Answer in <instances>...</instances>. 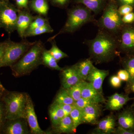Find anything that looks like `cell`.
<instances>
[{
	"label": "cell",
	"mask_w": 134,
	"mask_h": 134,
	"mask_svg": "<svg viewBox=\"0 0 134 134\" xmlns=\"http://www.w3.org/2000/svg\"><path fill=\"white\" fill-rule=\"evenodd\" d=\"M121 47L124 50L134 49V28L127 27L123 30L121 35Z\"/></svg>",
	"instance_id": "obj_20"
},
{
	"label": "cell",
	"mask_w": 134,
	"mask_h": 134,
	"mask_svg": "<svg viewBox=\"0 0 134 134\" xmlns=\"http://www.w3.org/2000/svg\"><path fill=\"white\" fill-rule=\"evenodd\" d=\"M26 118L27 123L30 129L31 133L34 134H45L48 132L43 131L40 128L36 116L32 99L29 95L26 104Z\"/></svg>",
	"instance_id": "obj_8"
},
{
	"label": "cell",
	"mask_w": 134,
	"mask_h": 134,
	"mask_svg": "<svg viewBox=\"0 0 134 134\" xmlns=\"http://www.w3.org/2000/svg\"><path fill=\"white\" fill-rule=\"evenodd\" d=\"M30 7L34 12L41 15H47L49 10V6L47 0H32Z\"/></svg>",
	"instance_id": "obj_22"
},
{
	"label": "cell",
	"mask_w": 134,
	"mask_h": 134,
	"mask_svg": "<svg viewBox=\"0 0 134 134\" xmlns=\"http://www.w3.org/2000/svg\"><path fill=\"white\" fill-rule=\"evenodd\" d=\"M58 104L64 111L65 116L69 115L71 111L74 107V104H59V103H58Z\"/></svg>",
	"instance_id": "obj_35"
},
{
	"label": "cell",
	"mask_w": 134,
	"mask_h": 134,
	"mask_svg": "<svg viewBox=\"0 0 134 134\" xmlns=\"http://www.w3.org/2000/svg\"><path fill=\"white\" fill-rule=\"evenodd\" d=\"M6 91V89H5V87L3 86L2 84L1 83L0 81V92H5Z\"/></svg>",
	"instance_id": "obj_44"
},
{
	"label": "cell",
	"mask_w": 134,
	"mask_h": 134,
	"mask_svg": "<svg viewBox=\"0 0 134 134\" xmlns=\"http://www.w3.org/2000/svg\"><path fill=\"white\" fill-rule=\"evenodd\" d=\"M95 132L98 134H109L114 133L115 129V120L113 115L107 116L98 121Z\"/></svg>",
	"instance_id": "obj_15"
},
{
	"label": "cell",
	"mask_w": 134,
	"mask_h": 134,
	"mask_svg": "<svg viewBox=\"0 0 134 134\" xmlns=\"http://www.w3.org/2000/svg\"><path fill=\"white\" fill-rule=\"evenodd\" d=\"M48 23H49L48 19L41 16V15L34 16L29 26V28L26 31L31 30L37 27L44 26Z\"/></svg>",
	"instance_id": "obj_29"
},
{
	"label": "cell",
	"mask_w": 134,
	"mask_h": 134,
	"mask_svg": "<svg viewBox=\"0 0 134 134\" xmlns=\"http://www.w3.org/2000/svg\"><path fill=\"white\" fill-rule=\"evenodd\" d=\"M54 130L59 133H75L73 121L70 115H67L63 117L59 125L54 128Z\"/></svg>",
	"instance_id": "obj_21"
},
{
	"label": "cell",
	"mask_w": 134,
	"mask_h": 134,
	"mask_svg": "<svg viewBox=\"0 0 134 134\" xmlns=\"http://www.w3.org/2000/svg\"><path fill=\"white\" fill-rule=\"evenodd\" d=\"M26 120L18 119L7 120L4 124L2 129L3 132L6 134H26L29 131L27 127Z\"/></svg>",
	"instance_id": "obj_9"
},
{
	"label": "cell",
	"mask_w": 134,
	"mask_h": 134,
	"mask_svg": "<svg viewBox=\"0 0 134 134\" xmlns=\"http://www.w3.org/2000/svg\"><path fill=\"white\" fill-rule=\"evenodd\" d=\"M81 97L91 99L98 104L105 101L103 93L98 91L91 83L86 81L82 89Z\"/></svg>",
	"instance_id": "obj_16"
},
{
	"label": "cell",
	"mask_w": 134,
	"mask_h": 134,
	"mask_svg": "<svg viewBox=\"0 0 134 134\" xmlns=\"http://www.w3.org/2000/svg\"><path fill=\"white\" fill-rule=\"evenodd\" d=\"M119 126L123 128L134 132V114L129 111H125L118 116Z\"/></svg>",
	"instance_id": "obj_19"
},
{
	"label": "cell",
	"mask_w": 134,
	"mask_h": 134,
	"mask_svg": "<svg viewBox=\"0 0 134 134\" xmlns=\"http://www.w3.org/2000/svg\"><path fill=\"white\" fill-rule=\"evenodd\" d=\"M49 113L52 125L53 127L54 128L59 125L61 120L59 119L57 114L55 112V110L52 105L50 106V108H49Z\"/></svg>",
	"instance_id": "obj_32"
},
{
	"label": "cell",
	"mask_w": 134,
	"mask_h": 134,
	"mask_svg": "<svg viewBox=\"0 0 134 134\" xmlns=\"http://www.w3.org/2000/svg\"><path fill=\"white\" fill-rule=\"evenodd\" d=\"M115 134H134L133 131H130L123 128L122 127L119 126L117 127L115 129Z\"/></svg>",
	"instance_id": "obj_39"
},
{
	"label": "cell",
	"mask_w": 134,
	"mask_h": 134,
	"mask_svg": "<svg viewBox=\"0 0 134 134\" xmlns=\"http://www.w3.org/2000/svg\"><path fill=\"white\" fill-rule=\"evenodd\" d=\"M121 81L117 75L113 76L110 79V82L111 86L115 88H119L121 85Z\"/></svg>",
	"instance_id": "obj_37"
},
{
	"label": "cell",
	"mask_w": 134,
	"mask_h": 134,
	"mask_svg": "<svg viewBox=\"0 0 134 134\" xmlns=\"http://www.w3.org/2000/svg\"><path fill=\"white\" fill-rule=\"evenodd\" d=\"M61 71L62 84L64 88H69L81 80L74 65L63 69Z\"/></svg>",
	"instance_id": "obj_13"
},
{
	"label": "cell",
	"mask_w": 134,
	"mask_h": 134,
	"mask_svg": "<svg viewBox=\"0 0 134 134\" xmlns=\"http://www.w3.org/2000/svg\"><path fill=\"white\" fill-rule=\"evenodd\" d=\"M131 99L127 95L115 93L108 97L106 109L112 111L120 110Z\"/></svg>",
	"instance_id": "obj_14"
},
{
	"label": "cell",
	"mask_w": 134,
	"mask_h": 134,
	"mask_svg": "<svg viewBox=\"0 0 134 134\" xmlns=\"http://www.w3.org/2000/svg\"><path fill=\"white\" fill-rule=\"evenodd\" d=\"M107 0H74L77 3L82 4L95 14L103 11L107 4Z\"/></svg>",
	"instance_id": "obj_18"
},
{
	"label": "cell",
	"mask_w": 134,
	"mask_h": 134,
	"mask_svg": "<svg viewBox=\"0 0 134 134\" xmlns=\"http://www.w3.org/2000/svg\"><path fill=\"white\" fill-rule=\"evenodd\" d=\"M35 42L36 41L30 42L27 41L20 42L6 41L4 54L0 63V68L11 67L21 58Z\"/></svg>",
	"instance_id": "obj_6"
},
{
	"label": "cell",
	"mask_w": 134,
	"mask_h": 134,
	"mask_svg": "<svg viewBox=\"0 0 134 134\" xmlns=\"http://www.w3.org/2000/svg\"><path fill=\"white\" fill-rule=\"evenodd\" d=\"M6 41L0 43V63L1 62L5 50Z\"/></svg>",
	"instance_id": "obj_43"
},
{
	"label": "cell",
	"mask_w": 134,
	"mask_h": 134,
	"mask_svg": "<svg viewBox=\"0 0 134 134\" xmlns=\"http://www.w3.org/2000/svg\"><path fill=\"white\" fill-rule=\"evenodd\" d=\"M122 22L125 23H131L134 22V13L131 12L123 16Z\"/></svg>",
	"instance_id": "obj_38"
},
{
	"label": "cell",
	"mask_w": 134,
	"mask_h": 134,
	"mask_svg": "<svg viewBox=\"0 0 134 134\" xmlns=\"http://www.w3.org/2000/svg\"></svg>",
	"instance_id": "obj_48"
},
{
	"label": "cell",
	"mask_w": 134,
	"mask_h": 134,
	"mask_svg": "<svg viewBox=\"0 0 134 134\" xmlns=\"http://www.w3.org/2000/svg\"><path fill=\"white\" fill-rule=\"evenodd\" d=\"M85 81L81 80L67 90L75 101L81 97L82 89Z\"/></svg>",
	"instance_id": "obj_26"
},
{
	"label": "cell",
	"mask_w": 134,
	"mask_h": 134,
	"mask_svg": "<svg viewBox=\"0 0 134 134\" xmlns=\"http://www.w3.org/2000/svg\"><path fill=\"white\" fill-rule=\"evenodd\" d=\"M42 64L51 69L61 71L63 69L58 65V62L45 48L42 53Z\"/></svg>",
	"instance_id": "obj_23"
},
{
	"label": "cell",
	"mask_w": 134,
	"mask_h": 134,
	"mask_svg": "<svg viewBox=\"0 0 134 134\" xmlns=\"http://www.w3.org/2000/svg\"><path fill=\"white\" fill-rule=\"evenodd\" d=\"M1 28V25H0V28Z\"/></svg>",
	"instance_id": "obj_47"
},
{
	"label": "cell",
	"mask_w": 134,
	"mask_h": 134,
	"mask_svg": "<svg viewBox=\"0 0 134 134\" xmlns=\"http://www.w3.org/2000/svg\"><path fill=\"white\" fill-rule=\"evenodd\" d=\"M124 66L125 69L129 74V79L128 82L132 84L134 83V56L125 61Z\"/></svg>",
	"instance_id": "obj_30"
},
{
	"label": "cell",
	"mask_w": 134,
	"mask_h": 134,
	"mask_svg": "<svg viewBox=\"0 0 134 134\" xmlns=\"http://www.w3.org/2000/svg\"><path fill=\"white\" fill-rule=\"evenodd\" d=\"M18 12L13 6L0 2V25L9 34L16 30Z\"/></svg>",
	"instance_id": "obj_7"
},
{
	"label": "cell",
	"mask_w": 134,
	"mask_h": 134,
	"mask_svg": "<svg viewBox=\"0 0 134 134\" xmlns=\"http://www.w3.org/2000/svg\"><path fill=\"white\" fill-rule=\"evenodd\" d=\"M54 102L59 104L73 105L74 104L75 101L67 89L63 88L57 94Z\"/></svg>",
	"instance_id": "obj_24"
},
{
	"label": "cell",
	"mask_w": 134,
	"mask_h": 134,
	"mask_svg": "<svg viewBox=\"0 0 134 134\" xmlns=\"http://www.w3.org/2000/svg\"><path fill=\"white\" fill-rule=\"evenodd\" d=\"M113 36L103 30L95 38L87 41L90 55L97 62H107L113 58L117 46Z\"/></svg>",
	"instance_id": "obj_1"
},
{
	"label": "cell",
	"mask_w": 134,
	"mask_h": 134,
	"mask_svg": "<svg viewBox=\"0 0 134 134\" xmlns=\"http://www.w3.org/2000/svg\"><path fill=\"white\" fill-rule=\"evenodd\" d=\"M16 4L20 8L27 9L29 4V0H16Z\"/></svg>",
	"instance_id": "obj_41"
},
{
	"label": "cell",
	"mask_w": 134,
	"mask_h": 134,
	"mask_svg": "<svg viewBox=\"0 0 134 134\" xmlns=\"http://www.w3.org/2000/svg\"><path fill=\"white\" fill-rule=\"evenodd\" d=\"M118 9L116 2L110 0L107 3L103 15L97 22L98 26L103 30L113 35L118 32L123 23Z\"/></svg>",
	"instance_id": "obj_5"
},
{
	"label": "cell",
	"mask_w": 134,
	"mask_h": 134,
	"mask_svg": "<svg viewBox=\"0 0 134 134\" xmlns=\"http://www.w3.org/2000/svg\"><path fill=\"white\" fill-rule=\"evenodd\" d=\"M118 11L121 16H124L133 11V8L132 6L128 5H121L118 9Z\"/></svg>",
	"instance_id": "obj_34"
},
{
	"label": "cell",
	"mask_w": 134,
	"mask_h": 134,
	"mask_svg": "<svg viewBox=\"0 0 134 134\" xmlns=\"http://www.w3.org/2000/svg\"><path fill=\"white\" fill-rule=\"evenodd\" d=\"M45 49L40 40L36 41L24 55L11 66L12 74L16 77L28 75L42 64V55Z\"/></svg>",
	"instance_id": "obj_2"
},
{
	"label": "cell",
	"mask_w": 134,
	"mask_h": 134,
	"mask_svg": "<svg viewBox=\"0 0 134 134\" xmlns=\"http://www.w3.org/2000/svg\"><path fill=\"white\" fill-rule=\"evenodd\" d=\"M3 92H0V99L2 97L3 95Z\"/></svg>",
	"instance_id": "obj_46"
},
{
	"label": "cell",
	"mask_w": 134,
	"mask_h": 134,
	"mask_svg": "<svg viewBox=\"0 0 134 134\" xmlns=\"http://www.w3.org/2000/svg\"><path fill=\"white\" fill-rule=\"evenodd\" d=\"M94 104H98V103H96L95 101L91 99L81 97L78 100L75 101L74 105L77 108L82 110L87 106Z\"/></svg>",
	"instance_id": "obj_31"
},
{
	"label": "cell",
	"mask_w": 134,
	"mask_h": 134,
	"mask_svg": "<svg viewBox=\"0 0 134 134\" xmlns=\"http://www.w3.org/2000/svg\"><path fill=\"white\" fill-rule=\"evenodd\" d=\"M82 123L97 124L101 115V108L99 104L87 106L82 109Z\"/></svg>",
	"instance_id": "obj_10"
},
{
	"label": "cell",
	"mask_w": 134,
	"mask_h": 134,
	"mask_svg": "<svg viewBox=\"0 0 134 134\" xmlns=\"http://www.w3.org/2000/svg\"><path fill=\"white\" fill-rule=\"evenodd\" d=\"M72 119L74 125V129L76 131L77 127L82 123V114L81 109L74 107L69 114Z\"/></svg>",
	"instance_id": "obj_27"
},
{
	"label": "cell",
	"mask_w": 134,
	"mask_h": 134,
	"mask_svg": "<svg viewBox=\"0 0 134 134\" xmlns=\"http://www.w3.org/2000/svg\"><path fill=\"white\" fill-rule=\"evenodd\" d=\"M132 86H131V89L132 91L134 92V83L132 84Z\"/></svg>",
	"instance_id": "obj_45"
},
{
	"label": "cell",
	"mask_w": 134,
	"mask_h": 134,
	"mask_svg": "<svg viewBox=\"0 0 134 134\" xmlns=\"http://www.w3.org/2000/svg\"><path fill=\"white\" fill-rule=\"evenodd\" d=\"M53 31L50 24L48 23L44 26L37 27L31 30L26 31L25 34L24 38L33 37L43 34L50 33L53 32Z\"/></svg>",
	"instance_id": "obj_25"
},
{
	"label": "cell",
	"mask_w": 134,
	"mask_h": 134,
	"mask_svg": "<svg viewBox=\"0 0 134 134\" xmlns=\"http://www.w3.org/2000/svg\"><path fill=\"white\" fill-rule=\"evenodd\" d=\"M52 46L50 50H48V52L51 55L55 58L57 62L63 59L68 57V55L66 53L63 52L61 50L58 48L56 43L53 40H51Z\"/></svg>",
	"instance_id": "obj_28"
},
{
	"label": "cell",
	"mask_w": 134,
	"mask_h": 134,
	"mask_svg": "<svg viewBox=\"0 0 134 134\" xmlns=\"http://www.w3.org/2000/svg\"><path fill=\"white\" fill-rule=\"evenodd\" d=\"M54 5L59 7H64L69 2L70 0H51Z\"/></svg>",
	"instance_id": "obj_40"
},
{
	"label": "cell",
	"mask_w": 134,
	"mask_h": 134,
	"mask_svg": "<svg viewBox=\"0 0 134 134\" xmlns=\"http://www.w3.org/2000/svg\"><path fill=\"white\" fill-rule=\"evenodd\" d=\"M28 95L23 92H11L3 98L7 120L26 118V104Z\"/></svg>",
	"instance_id": "obj_4"
},
{
	"label": "cell",
	"mask_w": 134,
	"mask_h": 134,
	"mask_svg": "<svg viewBox=\"0 0 134 134\" xmlns=\"http://www.w3.org/2000/svg\"><path fill=\"white\" fill-rule=\"evenodd\" d=\"M81 80L86 81L90 73L94 68L90 59H86L74 65Z\"/></svg>",
	"instance_id": "obj_17"
},
{
	"label": "cell",
	"mask_w": 134,
	"mask_h": 134,
	"mask_svg": "<svg viewBox=\"0 0 134 134\" xmlns=\"http://www.w3.org/2000/svg\"><path fill=\"white\" fill-rule=\"evenodd\" d=\"M117 2L120 5H128L134 7V0H117Z\"/></svg>",
	"instance_id": "obj_42"
},
{
	"label": "cell",
	"mask_w": 134,
	"mask_h": 134,
	"mask_svg": "<svg viewBox=\"0 0 134 134\" xmlns=\"http://www.w3.org/2000/svg\"><path fill=\"white\" fill-rule=\"evenodd\" d=\"M109 74L108 70L98 69L94 67L86 80L98 91L103 93V84L104 80Z\"/></svg>",
	"instance_id": "obj_12"
},
{
	"label": "cell",
	"mask_w": 134,
	"mask_h": 134,
	"mask_svg": "<svg viewBox=\"0 0 134 134\" xmlns=\"http://www.w3.org/2000/svg\"><path fill=\"white\" fill-rule=\"evenodd\" d=\"M94 21L92 11L85 6H77L69 10L65 25L57 34L48 39L53 40L58 35L63 33H73L84 25Z\"/></svg>",
	"instance_id": "obj_3"
},
{
	"label": "cell",
	"mask_w": 134,
	"mask_h": 134,
	"mask_svg": "<svg viewBox=\"0 0 134 134\" xmlns=\"http://www.w3.org/2000/svg\"><path fill=\"white\" fill-rule=\"evenodd\" d=\"M5 111L4 103L0 102V131L2 130L3 125L5 124Z\"/></svg>",
	"instance_id": "obj_33"
},
{
	"label": "cell",
	"mask_w": 134,
	"mask_h": 134,
	"mask_svg": "<svg viewBox=\"0 0 134 134\" xmlns=\"http://www.w3.org/2000/svg\"><path fill=\"white\" fill-rule=\"evenodd\" d=\"M117 76L121 81L126 82H128L129 81V74L126 69L120 70L117 73Z\"/></svg>",
	"instance_id": "obj_36"
},
{
	"label": "cell",
	"mask_w": 134,
	"mask_h": 134,
	"mask_svg": "<svg viewBox=\"0 0 134 134\" xmlns=\"http://www.w3.org/2000/svg\"><path fill=\"white\" fill-rule=\"evenodd\" d=\"M34 17L26 10L18 9L16 30L20 37L24 38L25 32L29 28Z\"/></svg>",
	"instance_id": "obj_11"
}]
</instances>
